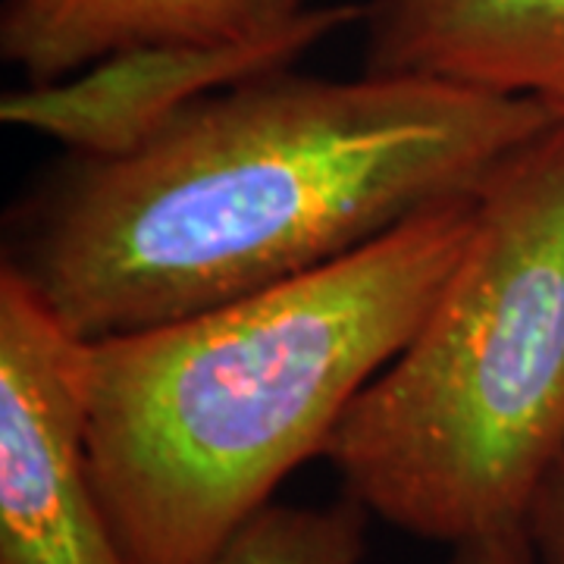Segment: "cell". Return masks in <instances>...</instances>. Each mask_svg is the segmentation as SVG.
I'll return each instance as SVG.
<instances>
[{"mask_svg":"<svg viewBox=\"0 0 564 564\" xmlns=\"http://www.w3.org/2000/svg\"><path fill=\"white\" fill-rule=\"evenodd\" d=\"M477 195L299 280L195 317L82 339L85 448L129 564H207L270 505L436 302Z\"/></svg>","mask_w":564,"mask_h":564,"instance_id":"7a4b0ae2","label":"cell"},{"mask_svg":"<svg viewBox=\"0 0 564 564\" xmlns=\"http://www.w3.org/2000/svg\"><path fill=\"white\" fill-rule=\"evenodd\" d=\"M364 22V3L307 7L289 29L236 44H148L0 98V120L61 141L73 158H122L188 107L232 85L292 69L311 47Z\"/></svg>","mask_w":564,"mask_h":564,"instance_id":"5b68a950","label":"cell"},{"mask_svg":"<svg viewBox=\"0 0 564 564\" xmlns=\"http://www.w3.org/2000/svg\"><path fill=\"white\" fill-rule=\"evenodd\" d=\"M82 339L0 267V564H129L85 448Z\"/></svg>","mask_w":564,"mask_h":564,"instance_id":"277c9868","label":"cell"},{"mask_svg":"<svg viewBox=\"0 0 564 564\" xmlns=\"http://www.w3.org/2000/svg\"><path fill=\"white\" fill-rule=\"evenodd\" d=\"M552 126L533 98L421 73H267L122 158H73L32 198L3 263L85 343L161 326L477 195Z\"/></svg>","mask_w":564,"mask_h":564,"instance_id":"6da1fadb","label":"cell"},{"mask_svg":"<svg viewBox=\"0 0 564 564\" xmlns=\"http://www.w3.org/2000/svg\"><path fill=\"white\" fill-rule=\"evenodd\" d=\"M364 73H421L564 122V0H364Z\"/></svg>","mask_w":564,"mask_h":564,"instance_id":"8992f818","label":"cell"},{"mask_svg":"<svg viewBox=\"0 0 564 564\" xmlns=\"http://www.w3.org/2000/svg\"><path fill=\"white\" fill-rule=\"evenodd\" d=\"M323 458L345 496L421 540L527 527L564 458V122L480 185L455 270Z\"/></svg>","mask_w":564,"mask_h":564,"instance_id":"3957f363","label":"cell"},{"mask_svg":"<svg viewBox=\"0 0 564 564\" xmlns=\"http://www.w3.org/2000/svg\"><path fill=\"white\" fill-rule=\"evenodd\" d=\"M527 533L540 564H564V458L549 474L527 518Z\"/></svg>","mask_w":564,"mask_h":564,"instance_id":"9c48e42d","label":"cell"},{"mask_svg":"<svg viewBox=\"0 0 564 564\" xmlns=\"http://www.w3.org/2000/svg\"><path fill=\"white\" fill-rule=\"evenodd\" d=\"M452 564H540V555L527 527H511L455 545Z\"/></svg>","mask_w":564,"mask_h":564,"instance_id":"30bf717a","label":"cell"},{"mask_svg":"<svg viewBox=\"0 0 564 564\" xmlns=\"http://www.w3.org/2000/svg\"><path fill=\"white\" fill-rule=\"evenodd\" d=\"M367 514L351 496L321 508L270 502L207 564H361Z\"/></svg>","mask_w":564,"mask_h":564,"instance_id":"ba28073f","label":"cell"},{"mask_svg":"<svg viewBox=\"0 0 564 564\" xmlns=\"http://www.w3.org/2000/svg\"><path fill=\"white\" fill-rule=\"evenodd\" d=\"M307 0H7L0 57L54 82L148 44H236L289 29Z\"/></svg>","mask_w":564,"mask_h":564,"instance_id":"52a82bcc","label":"cell"}]
</instances>
